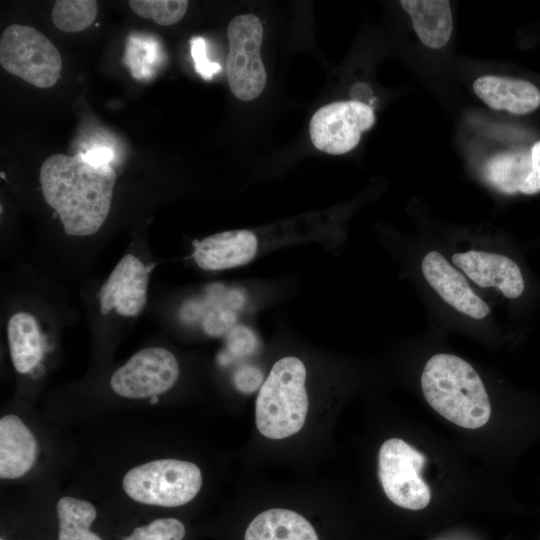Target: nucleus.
Returning <instances> with one entry per match:
<instances>
[{
  "instance_id": "f257e3e1",
  "label": "nucleus",
  "mask_w": 540,
  "mask_h": 540,
  "mask_svg": "<svg viewBox=\"0 0 540 540\" xmlns=\"http://www.w3.org/2000/svg\"><path fill=\"white\" fill-rule=\"evenodd\" d=\"M41 189L47 204L72 236L96 233L111 207L116 173L109 163H97L84 153L54 154L40 169Z\"/></svg>"
},
{
  "instance_id": "f03ea898",
  "label": "nucleus",
  "mask_w": 540,
  "mask_h": 540,
  "mask_svg": "<svg viewBox=\"0 0 540 540\" xmlns=\"http://www.w3.org/2000/svg\"><path fill=\"white\" fill-rule=\"evenodd\" d=\"M421 388L428 404L460 427L477 429L489 421L491 405L484 383L459 356L439 353L430 357L422 371Z\"/></svg>"
},
{
  "instance_id": "7ed1b4c3",
  "label": "nucleus",
  "mask_w": 540,
  "mask_h": 540,
  "mask_svg": "<svg viewBox=\"0 0 540 540\" xmlns=\"http://www.w3.org/2000/svg\"><path fill=\"white\" fill-rule=\"evenodd\" d=\"M305 382L300 359L284 357L273 365L256 399V425L263 436L283 439L303 427L309 407Z\"/></svg>"
},
{
  "instance_id": "20e7f679",
  "label": "nucleus",
  "mask_w": 540,
  "mask_h": 540,
  "mask_svg": "<svg viewBox=\"0 0 540 540\" xmlns=\"http://www.w3.org/2000/svg\"><path fill=\"white\" fill-rule=\"evenodd\" d=\"M203 483L201 470L192 462L158 459L131 468L123 477L125 493L134 501L178 507L193 500Z\"/></svg>"
},
{
  "instance_id": "39448f33",
  "label": "nucleus",
  "mask_w": 540,
  "mask_h": 540,
  "mask_svg": "<svg viewBox=\"0 0 540 540\" xmlns=\"http://www.w3.org/2000/svg\"><path fill=\"white\" fill-rule=\"evenodd\" d=\"M0 64L10 74L39 88H49L61 74V55L36 28L13 24L0 39Z\"/></svg>"
},
{
  "instance_id": "423d86ee",
  "label": "nucleus",
  "mask_w": 540,
  "mask_h": 540,
  "mask_svg": "<svg viewBox=\"0 0 540 540\" xmlns=\"http://www.w3.org/2000/svg\"><path fill=\"white\" fill-rule=\"evenodd\" d=\"M425 462L424 454L402 439L391 438L381 445L378 476L391 502L414 511L430 503V488L421 477Z\"/></svg>"
},
{
  "instance_id": "0eeeda50",
  "label": "nucleus",
  "mask_w": 540,
  "mask_h": 540,
  "mask_svg": "<svg viewBox=\"0 0 540 540\" xmlns=\"http://www.w3.org/2000/svg\"><path fill=\"white\" fill-rule=\"evenodd\" d=\"M229 52L226 72L234 96L243 101L257 98L264 90L267 73L260 56L263 38L261 20L253 14L234 17L227 28Z\"/></svg>"
},
{
  "instance_id": "6e6552de",
  "label": "nucleus",
  "mask_w": 540,
  "mask_h": 540,
  "mask_svg": "<svg viewBox=\"0 0 540 540\" xmlns=\"http://www.w3.org/2000/svg\"><path fill=\"white\" fill-rule=\"evenodd\" d=\"M375 123L373 109L360 101H336L318 109L309 125L313 145L328 154H345L355 148L362 132Z\"/></svg>"
},
{
  "instance_id": "1a4fd4ad",
  "label": "nucleus",
  "mask_w": 540,
  "mask_h": 540,
  "mask_svg": "<svg viewBox=\"0 0 540 540\" xmlns=\"http://www.w3.org/2000/svg\"><path fill=\"white\" fill-rule=\"evenodd\" d=\"M179 377L175 356L161 347L135 353L110 378L112 390L119 396L141 399L168 391Z\"/></svg>"
},
{
  "instance_id": "9d476101",
  "label": "nucleus",
  "mask_w": 540,
  "mask_h": 540,
  "mask_svg": "<svg viewBox=\"0 0 540 540\" xmlns=\"http://www.w3.org/2000/svg\"><path fill=\"white\" fill-rule=\"evenodd\" d=\"M147 287V267L134 255H125L100 289L101 313L116 310L122 316L138 315L146 304Z\"/></svg>"
},
{
  "instance_id": "9b49d317",
  "label": "nucleus",
  "mask_w": 540,
  "mask_h": 540,
  "mask_svg": "<svg viewBox=\"0 0 540 540\" xmlns=\"http://www.w3.org/2000/svg\"><path fill=\"white\" fill-rule=\"evenodd\" d=\"M483 175L497 191L513 195L540 192V140L530 151L499 152L484 165Z\"/></svg>"
},
{
  "instance_id": "f8f14e48",
  "label": "nucleus",
  "mask_w": 540,
  "mask_h": 540,
  "mask_svg": "<svg viewBox=\"0 0 540 540\" xmlns=\"http://www.w3.org/2000/svg\"><path fill=\"white\" fill-rule=\"evenodd\" d=\"M421 270L440 298L461 314L476 320L489 315V306L474 293L465 276L440 252H428L422 259Z\"/></svg>"
},
{
  "instance_id": "ddd939ff",
  "label": "nucleus",
  "mask_w": 540,
  "mask_h": 540,
  "mask_svg": "<svg viewBox=\"0 0 540 540\" xmlns=\"http://www.w3.org/2000/svg\"><path fill=\"white\" fill-rule=\"evenodd\" d=\"M451 260L474 283L485 288H496L506 298L516 299L524 291L520 267L503 254L468 250L455 253Z\"/></svg>"
},
{
  "instance_id": "4468645a",
  "label": "nucleus",
  "mask_w": 540,
  "mask_h": 540,
  "mask_svg": "<svg viewBox=\"0 0 540 540\" xmlns=\"http://www.w3.org/2000/svg\"><path fill=\"white\" fill-rule=\"evenodd\" d=\"M258 240L249 230H233L194 242V259L205 270H223L250 262L256 255Z\"/></svg>"
},
{
  "instance_id": "2eb2a0df",
  "label": "nucleus",
  "mask_w": 540,
  "mask_h": 540,
  "mask_svg": "<svg viewBox=\"0 0 540 540\" xmlns=\"http://www.w3.org/2000/svg\"><path fill=\"white\" fill-rule=\"evenodd\" d=\"M474 93L490 108L523 115L540 106V90L530 81L486 75L473 83Z\"/></svg>"
},
{
  "instance_id": "dca6fc26",
  "label": "nucleus",
  "mask_w": 540,
  "mask_h": 540,
  "mask_svg": "<svg viewBox=\"0 0 540 540\" xmlns=\"http://www.w3.org/2000/svg\"><path fill=\"white\" fill-rule=\"evenodd\" d=\"M37 457V441L16 415L0 419V477L16 479L26 474Z\"/></svg>"
},
{
  "instance_id": "f3484780",
  "label": "nucleus",
  "mask_w": 540,
  "mask_h": 540,
  "mask_svg": "<svg viewBox=\"0 0 540 540\" xmlns=\"http://www.w3.org/2000/svg\"><path fill=\"white\" fill-rule=\"evenodd\" d=\"M413 28L423 45L432 49L444 47L453 30V17L446 0H401Z\"/></svg>"
},
{
  "instance_id": "a211bd4d",
  "label": "nucleus",
  "mask_w": 540,
  "mask_h": 540,
  "mask_svg": "<svg viewBox=\"0 0 540 540\" xmlns=\"http://www.w3.org/2000/svg\"><path fill=\"white\" fill-rule=\"evenodd\" d=\"M244 540H319L313 526L300 514L287 509H269L248 525Z\"/></svg>"
},
{
  "instance_id": "6ab92c4d",
  "label": "nucleus",
  "mask_w": 540,
  "mask_h": 540,
  "mask_svg": "<svg viewBox=\"0 0 540 540\" xmlns=\"http://www.w3.org/2000/svg\"><path fill=\"white\" fill-rule=\"evenodd\" d=\"M11 360L22 374L32 371L43 355V338L36 319L29 313L11 316L7 326Z\"/></svg>"
},
{
  "instance_id": "aec40b11",
  "label": "nucleus",
  "mask_w": 540,
  "mask_h": 540,
  "mask_svg": "<svg viewBox=\"0 0 540 540\" xmlns=\"http://www.w3.org/2000/svg\"><path fill=\"white\" fill-rule=\"evenodd\" d=\"M58 540H103L90 530L96 519L95 506L86 500L64 496L57 502Z\"/></svg>"
},
{
  "instance_id": "412c9836",
  "label": "nucleus",
  "mask_w": 540,
  "mask_h": 540,
  "mask_svg": "<svg viewBox=\"0 0 540 540\" xmlns=\"http://www.w3.org/2000/svg\"><path fill=\"white\" fill-rule=\"evenodd\" d=\"M98 12L95 0H57L51 18L61 31L80 32L90 27Z\"/></svg>"
},
{
  "instance_id": "4be33fe9",
  "label": "nucleus",
  "mask_w": 540,
  "mask_h": 540,
  "mask_svg": "<svg viewBox=\"0 0 540 540\" xmlns=\"http://www.w3.org/2000/svg\"><path fill=\"white\" fill-rule=\"evenodd\" d=\"M128 4L137 15L169 26L184 17L189 3L186 0H130Z\"/></svg>"
},
{
  "instance_id": "5701e85b",
  "label": "nucleus",
  "mask_w": 540,
  "mask_h": 540,
  "mask_svg": "<svg viewBox=\"0 0 540 540\" xmlns=\"http://www.w3.org/2000/svg\"><path fill=\"white\" fill-rule=\"evenodd\" d=\"M185 536L183 523L176 518H160L140 526L124 540H182Z\"/></svg>"
},
{
  "instance_id": "b1692460",
  "label": "nucleus",
  "mask_w": 540,
  "mask_h": 540,
  "mask_svg": "<svg viewBox=\"0 0 540 540\" xmlns=\"http://www.w3.org/2000/svg\"><path fill=\"white\" fill-rule=\"evenodd\" d=\"M257 346L255 334L246 326H234L228 332L227 348L235 355H246L252 353Z\"/></svg>"
},
{
  "instance_id": "393cba45",
  "label": "nucleus",
  "mask_w": 540,
  "mask_h": 540,
  "mask_svg": "<svg viewBox=\"0 0 540 540\" xmlns=\"http://www.w3.org/2000/svg\"><path fill=\"white\" fill-rule=\"evenodd\" d=\"M190 46L196 72L206 80L211 79L221 67L207 58L205 40L202 37H193Z\"/></svg>"
},
{
  "instance_id": "a878e982",
  "label": "nucleus",
  "mask_w": 540,
  "mask_h": 540,
  "mask_svg": "<svg viewBox=\"0 0 540 540\" xmlns=\"http://www.w3.org/2000/svg\"><path fill=\"white\" fill-rule=\"evenodd\" d=\"M234 382L240 390L251 392L262 382V372L255 367H243L235 373Z\"/></svg>"
},
{
  "instance_id": "bb28decb",
  "label": "nucleus",
  "mask_w": 540,
  "mask_h": 540,
  "mask_svg": "<svg viewBox=\"0 0 540 540\" xmlns=\"http://www.w3.org/2000/svg\"><path fill=\"white\" fill-rule=\"evenodd\" d=\"M83 153L88 159L97 163H109L113 158L112 150L104 146H94Z\"/></svg>"
},
{
  "instance_id": "cd10ccee",
  "label": "nucleus",
  "mask_w": 540,
  "mask_h": 540,
  "mask_svg": "<svg viewBox=\"0 0 540 540\" xmlns=\"http://www.w3.org/2000/svg\"><path fill=\"white\" fill-rule=\"evenodd\" d=\"M0 540H4V539H0Z\"/></svg>"
}]
</instances>
